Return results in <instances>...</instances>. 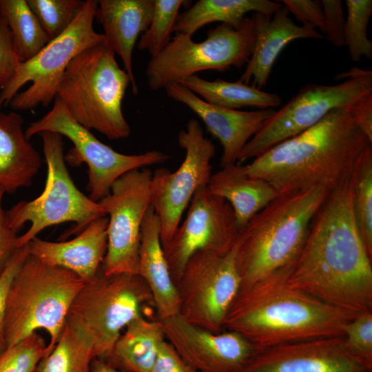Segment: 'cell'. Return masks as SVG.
Wrapping results in <instances>:
<instances>
[{
	"label": "cell",
	"instance_id": "obj_36",
	"mask_svg": "<svg viewBox=\"0 0 372 372\" xmlns=\"http://www.w3.org/2000/svg\"><path fill=\"white\" fill-rule=\"evenodd\" d=\"M343 336L349 352L372 369V311L353 318L347 324Z\"/></svg>",
	"mask_w": 372,
	"mask_h": 372
},
{
	"label": "cell",
	"instance_id": "obj_17",
	"mask_svg": "<svg viewBox=\"0 0 372 372\" xmlns=\"http://www.w3.org/2000/svg\"><path fill=\"white\" fill-rule=\"evenodd\" d=\"M161 322L165 339L198 372H242L258 350L236 332L212 333L178 314Z\"/></svg>",
	"mask_w": 372,
	"mask_h": 372
},
{
	"label": "cell",
	"instance_id": "obj_12",
	"mask_svg": "<svg viewBox=\"0 0 372 372\" xmlns=\"http://www.w3.org/2000/svg\"><path fill=\"white\" fill-rule=\"evenodd\" d=\"M44 132L65 136L73 143L74 147L65 156V160L72 165L82 163L87 165V189L89 197L95 202L107 196L113 183L124 174L161 164L169 158L168 154L158 150L129 155L113 149L79 124L57 97L45 115L30 123L25 135L29 140Z\"/></svg>",
	"mask_w": 372,
	"mask_h": 372
},
{
	"label": "cell",
	"instance_id": "obj_14",
	"mask_svg": "<svg viewBox=\"0 0 372 372\" xmlns=\"http://www.w3.org/2000/svg\"><path fill=\"white\" fill-rule=\"evenodd\" d=\"M178 143L185 152L184 160L174 172L165 167L152 172L151 206L161 223V244L166 243L180 223L182 215L194 194L207 186L211 176L214 143L204 136L200 122L188 121L178 134Z\"/></svg>",
	"mask_w": 372,
	"mask_h": 372
},
{
	"label": "cell",
	"instance_id": "obj_42",
	"mask_svg": "<svg viewBox=\"0 0 372 372\" xmlns=\"http://www.w3.org/2000/svg\"><path fill=\"white\" fill-rule=\"evenodd\" d=\"M5 192L0 188V277L18 249L19 236L17 231L8 225L6 211L2 207V200Z\"/></svg>",
	"mask_w": 372,
	"mask_h": 372
},
{
	"label": "cell",
	"instance_id": "obj_4",
	"mask_svg": "<svg viewBox=\"0 0 372 372\" xmlns=\"http://www.w3.org/2000/svg\"><path fill=\"white\" fill-rule=\"evenodd\" d=\"M329 194L315 187L279 194L249 220L235 243L240 288L291 268Z\"/></svg>",
	"mask_w": 372,
	"mask_h": 372
},
{
	"label": "cell",
	"instance_id": "obj_24",
	"mask_svg": "<svg viewBox=\"0 0 372 372\" xmlns=\"http://www.w3.org/2000/svg\"><path fill=\"white\" fill-rule=\"evenodd\" d=\"M207 188L230 205L238 231L279 195L269 183L249 176L245 165L237 163L211 174Z\"/></svg>",
	"mask_w": 372,
	"mask_h": 372
},
{
	"label": "cell",
	"instance_id": "obj_9",
	"mask_svg": "<svg viewBox=\"0 0 372 372\" xmlns=\"http://www.w3.org/2000/svg\"><path fill=\"white\" fill-rule=\"evenodd\" d=\"M98 1L86 0L80 12L60 35L35 56L21 63L15 74L0 91V108L9 105L17 111L54 100L61 79L70 61L85 49L105 41L93 26Z\"/></svg>",
	"mask_w": 372,
	"mask_h": 372
},
{
	"label": "cell",
	"instance_id": "obj_2",
	"mask_svg": "<svg viewBox=\"0 0 372 372\" xmlns=\"http://www.w3.org/2000/svg\"><path fill=\"white\" fill-rule=\"evenodd\" d=\"M371 141L343 107L270 148L245 165L247 174L269 183L279 194L324 188L331 192L351 179Z\"/></svg>",
	"mask_w": 372,
	"mask_h": 372
},
{
	"label": "cell",
	"instance_id": "obj_22",
	"mask_svg": "<svg viewBox=\"0 0 372 372\" xmlns=\"http://www.w3.org/2000/svg\"><path fill=\"white\" fill-rule=\"evenodd\" d=\"M154 0H99L95 19L103 28L105 41L122 60L134 94L138 92L132 66L136 41L149 27Z\"/></svg>",
	"mask_w": 372,
	"mask_h": 372
},
{
	"label": "cell",
	"instance_id": "obj_13",
	"mask_svg": "<svg viewBox=\"0 0 372 372\" xmlns=\"http://www.w3.org/2000/svg\"><path fill=\"white\" fill-rule=\"evenodd\" d=\"M240 286L235 245L227 252L199 250L188 260L176 285L178 315L203 329L220 333Z\"/></svg>",
	"mask_w": 372,
	"mask_h": 372
},
{
	"label": "cell",
	"instance_id": "obj_40",
	"mask_svg": "<svg viewBox=\"0 0 372 372\" xmlns=\"http://www.w3.org/2000/svg\"><path fill=\"white\" fill-rule=\"evenodd\" d=\"M280 2L298 21L318 28L324 33V17L321 1L282 0Z\"/></svg>",
	"mask_w": 372,
	"mask_h": 372
},
{
	"label": "cell",
	"instance_id": "obj_10",
	"mask_svg": "<svg viewBox=\"0 0 372 372\" xmlns=\"http://www.w3.org/2000/svg\"><path fill=\"white\" fill-rule=\"evenodd\" d=\"M255 33L251 17L238 28L220 23L195 42L192 36L176 33L168 45L147 63L145 76L152 90L165 89L203 70L223 72L247 64L254 48Z\"/></svg>",
	"mask_w": 372,
	"mask_h": 372
},
{
	"label": "cell",
	"instance_id": "obj_29",
	"mask_svg": "<svg viewBox=\"0 0 372 372\" xmlns=\"http://www.w3.org/2000/svg\"><path fill=\"white\" fill-rule=\"evenodd\" d=\"M0 14L7 22L21 63L32 58L50 41L27 0H0Z\"/></svg>",
	"mask_w": 372,
	"mask_h": 372
},
{
	"label": "cell",
	"instance_id": "obj_43",
	"mask_svg": "<svg viewBox=\"0 0 372 372\" xmlns=\"http://www.w3.org/2000/svg\"><path fill=\"white\" fill-rule=\"evenodd\" d=\"M347 110L355 123L372 141V92L358 99Z\"/></svg>",
	"mask_w": 372,
	"mask_h": 372
},
{
	"label": "cell",
	"instance_id": "obj_25",
	"mask_svg": "<svg viewBox=\"0 0 372 372\" xmlns=\"http://www.w3.org/2000/svg\"><path fill=\"white\" fill-rule=\"evenodd\" d=\"M23 123L18 113L0 112V188L5 193L31 185L41 166V157L26 138Z\"/></svg>",
	"mask_w": 372,
	"mask_h": 372
},
{
	"label": "cell",
	"instance_id": "obj_23",
	"mask_svg": "<svg viewBox=\"0 0 372 372\" xmlns=\"http://www.w3.org/2000/svg\"><path fill=\"white\" fill-rule=\"evenodd\" d=\"M138 273L149 287L158 320L179 313V298L161 240V223L150 205L143 218L140 238Z\"/></svg>",
	"mask_w": 372,
	"mask_h": 372
},
{
	"label": "cell",
	"instance_id": "obj_30",
	"mask_svg": "<svg viewBox=\"0 0 372 372\" xmlns=\"http://www.w3.org/2000/svg\"><path fill=\"white\" fill-rule=\"evenodd\" d=\"M94 358L88 342L65 322L55 346L41 359L35 372H90Z\"/></svg>",
	"mask_w": 372,
	"mask_h": 372
},
{
	"label": "cell",
	"instance_id": "obj_28",
	"mask_svg": "<svg viewBox=\"0 0 372 372\" xmlns=\"http://www.w3.org/2000/svg\"><path fill=\"white\" fill-rule=\"evenodd\" d=\"M179 83L205 101L228 109L238 110L244 107L272 109L281 103L279 95L262 91L239 80L235 82L222 79L208 81L194 74Z\"/></svg>",
	"mask_w": 372,
	"mask_h": 372
},
{
	"label": "cell",
	"instance_id": "obj_44",
	"mask_svg": "<svg viewBox=\"0 0 372 372\" xmlns=\"http://www.w3.org/2000/svg\"><path fill=\"white\" fill-rule=\"evenodd\" d=\"M90 372H123L117 369L106 360L102 358H94L91 366Z\"/></svg>",
	"mask_w": 372,
	"mask_h": 372
},
{
	"label": "cell",
	"instance_id": "obj_7",
	"mask_svg": "<svg viewBox=\"0 0 372 372\" xmlns=\"http://www.w3.org/2000/svg\"><path fill=\"white\" fill-rule=\"evenodd\" d=\"M149 302L154 304L152 296L139 275L106 276L101 267L76 296L65 322L88 342L95 358L106 360L125 327Z\"/></svg>",
	"mask_w": 372,
	"mask_h": 372
},
{
	"label": "cell",
	"instance_id": "obj_5",
	"mask_svg": "<svg viewBox=\"0 0 372 372\" xmlns=\"http://www.w3.org/2000/svg\"><path fill=\"white\" fill-rule=\"evenodd\" d=\"M130 84L115 53L106 41L76 56L67 67L56 90L57 97L72 117L86 129L110 140L127 138L131 132L122 110Z\"/></svg>",
	"mask_w": 372,
	"mask_h": 372
},
{
	"label": "cell",
	"instance_id": "obj_19",
	"mask_svg": "<svg viewBox=\"0 0 372 372\" xmlns=\"http://www.w3.org/2000/svg\"><path fill=\"white\" fill-rule=\"evenodd\" d=\"M165 90L169 98L194 112L219 141L223 147L221 167L237 163L245 145L276 112L273 109L241 111L215 105L180 83L171 84Z\"/></svg>",
	"mask_w": 372,
	"mask_h": 372
},
{
	"label": "cell",
	"instance_id": "obj_35",
	"mask_svg": "<svg viewBox=\"0 0 372 372\" xmlns=\"http://www.w3.org/2000/svg\"><path fill=\"white\" fill-rule=\"evenodd\" d=\"M43 338L34 332L0 354V372H35L47 355Z\"/></svg>",
	"mask_w": 372,
	"mask_h": 372
},
{
	"label": "cell",
	"instance_id": "obj_32",
	"mask_svg": "<svg viewBox=\"0 0 372 372\" xmlns=\"http://www.w3.org/2000/svg\"><path fill=\"white\" fill-rule=\"evenodd\" d=\"M183 0H154V11L148 28L141 35L137 44L140 50H146L151 57L161 53L171 41V34Z\"/></svg>",
	"mask_w": 372,
	"mask_h": 372
},
{
	"label": "cell",
	"instance_id": "obj_41",
	"mask_svg": "<svg viewBox=\"0 0 372 372\" xmlns=\"http://www.w3.org/2000/svg\"><path fill=\"white\" fill-rule=\"evenodd\" d=\"M150 372H198L178 354L165 339L159 347Z\"/></svg>",
	"mask_w": 372,
	"mask_h": 372
},
{
	"label": "cell",
	"instance_id": "obj_34",
	"mask_svg": "<svg viewBox=\"0 0 372 372\" xmlns=\"http://www.w3.org/2000/svg\"><path fill=\"white\" fill-rule=\"evenodd\" d=\"M84 1L27 0L50 40L60 35L69 27L82 8Z\"/></svg>",
	"mask_w": 372,
	"mask_h": 372
},
{
	"label": "cell",
	"instance_id": "obj_11",
	"mask_svg": "<svg viewBox=\"0 0 372 372\" xmlns=\"http://www.w3.org/2000/svg\"><path fill=\"white\" fill-rule=\"evenodd\" d=\"M338 76L344 79L338 84H309L302 87L247 142L238 156L237 163L254 159L311 127L332 110H347L358 99L372 92L371 70L353 68Z\"/></svg>",
	"mask_w": 372,
	"mask_h": 372
},
{
	"label": "cell",
	"instance_id": "obj_33",
	"mask_svg": "<svg viewBox=\"0 0 372 372\" xmlns=\"http://www.w3.org/2000/svg\"><path fill=\"white\" fill-rule=\"evenodd\" d=\"M344 45L351 59L359 62L364 56L372 58V41L367 37V27L372 14L371 0H347Z\"/></svg>",
	"mask_w": 372,
	"mask_h": 372
},
{
	"label": "cell",
	"instance_id": "obj_18",
	"mask_svg": "<svg viewBox=\"0 0 372 372\" xmlns=\"http://www.w3.org/2000/svg\"><path fill=\"white\" fill-rule=\"evenodd\" d=\"M371 370L349 352L342 335L258 349L242 372H371Z\"/></svg>",
	"mask_w": 372,
	"mask_h": 372
},
{
	"label": "cell",
	"instance_id": "obj_1",
	"mask_svg": "<svg viewBox=\"0 0 372 372\" xmlns=\"http://www.w3.org/2000/svg\"><path fill=\"white\" fill-rule=\"evenodd\" d=\"M287 280L351 313L372 311V257L355 220L351 179L329 192L316 212Z\"/></svg>",
	"mask_w": 372,
	"mask_h": 372
},
{
	"label": "cell",
	"instance_id": "obj_31",
	"mask_svg": "<svg viewBox=\"0 0 372 372\" xmlns=\"http://www.w3.org/2000/svg\"><path fill=\"white\" fill-rule=\"evenodd\" d=\"M351 187L356 225L372 257V147L366 151L354 169Z\"/></svg>",
	"mask_w": 372,
	"mask_h": 372
},
{
	"label": "cell",
	"instance_id": "obj_16",
	"mask_svg": "<svg viewBox=\"0 0 372 372\" xmlns=\"http://www.w3.org/2000/svg\"><path fill=\"white\" fill-rule=\"evenodd\" d=\"M238 233L230 205L211 194L207 186L200 187L189 203L185 220L162 245L175 285L194 254L202 249L227 252L235 245Z\"/></svg>",
	"mask_w": 372,
	"mask_h": 372
},
{
	"label": "cell",
	"instance_id": "obj_26",
	"mask_svg": "<svg viewBox=\"0 0 372 372\" xmlns=\"http://www.w3.org/2000/svg\"><path fill=\"white\" fill-rule=\"evenodd\" d=\"M165 340L162 322L141 315L125 327L106 360L129 372H150Z\"/></svg>",
	"mask_w": 372,
	"mask_h": 372
},
{
	"label": "cell",
	"instance_id": "obj_21",
	"mask_svg": "<svg viewBox=\"0 0 372 372\" xmlns=\"http://www.w3.org/2000/svg\"><path fill=\"white\" fill-rule=\"evenodd\" d=\"M289 11L280 7L272 17L254 12L252 19L255 41L251 55L239 81L261 90L270 76L273 64L283 48L298 39H323L311 25H298L289 17Z\"/></svg>",
	"mask_w": 372,
	"mask_h": 372
},
{
	"label": "cell",
	"instance_id": "obj_39",
	"mask_svg": "<svg viewBox=\"0 0 372 372\" xmlns=\"http://www.w3.org/2000/svg\"><path fill=\"white\" fill-rule=\"evenodd\" d=\"M324 34L336 48L344 46L345 18L340 0H322Z\"/></svg>",
	"mask_w": 372,
	"mask_h": 372
},
{
	"label": "cell",
	"instance_id": "obj_38",
	"mask_svg": "<svg viewBox=\"0 0 372 372\" xmlns=\"http://www.w3.org/2000/svg\"><path fill=\"white\" fill-rule=\"evenodd\" d=\"M29 254L28 244L18 248L0 277V354L6 349L4 338V318L10 285L17 271Z\"/></svg>",
	"mask_w": 372,
	"mask_h": 372
},
{
	"label": "cell",
	"instance_id": "obj_15",
	"mask_svg": "<svg viewBox=\"0 0 372 372\" xmlns=\"http://www.w3.org/2000/svg\"><path fill=\"white\" fill-rule=\"evenodd\" d=\"M152 175L147 167L130 171L98 202L108 216L107 247L102 265L106 276L138 273L141 229L151 205Z\"/></svg>",
	"mask_w": 372,
	"mask_h": 372
},
{
	"label": "cell",
	"instance_id": "obj_6",
	"mask_svg": "<svg viewBox=\"0 0 372 372\" xmlns=\"http://www.w3.org/2000/svg\"><path fill=\"white\" fill-rule=\"evenodd\" d=\"M85 282L72 271L41 262L29 254L10 285L4 318L6 348L42 329L55 346L69 309Z\"/></svg>",
	"mask_w": 372,
	"mask_h": 372
},
{
	"label": "cell",
	"instance_id": "obj_20",
	"mask_svg": "<svg viewBox=\"0 0 372 372\" xmlns=\"http://www.w3.org/2000/svg\"><path fill=\"white\" fill-rule=\"evenodd\" d=\"M108 217L90 223L75 238L50 242L37 236L28 245L30 255L41 262L70 270L85 282L93 280L102 267L107 247Z\"/></svg>",
	"mask_w": 372,
	"mask_h": 372
},
{
	"label": "cell",
	"instance_id": "obj_8",
	"mask_svg": "<svg viewBox=\"0 0 372 372\" xmlns=\"http://www.w3.org/2000/svg\"><path fill=\"white\" fill-rule=\"evenodd\" d=\"M39 135L48 167L44 189L36 198L19 201L6 211L8 225L15 231L27 222L31 223L26 232L19 236L18 248L50 226L74 222L76 225L70 234H79L95 219L107 216L98 202L85 196L74 183L65 163L62 136L50 132Z\"/></svg>",
	"mask_w": 372,
	"mask_h": 372
},
{
	"label": "cell",
	"instance_id": "obj_27",
	"mask_svg": "<svg viewBox=\"0 0 372 372\" xmlns=\"http://www.w3.org/2000/svg\"><path fill=\"white\" fill-rule=\"evenodd\" d=\"M282 6L268 0H199L178 14L174 32L192 37L202 27L214 22L238 28L247 13L272 17Z\"/></svg>",
	"mask_w": 372,
	"mask_h": 372
},
{
	"label": "cell",
	"instance_id": "obj_37",
	"mask_svg": "<svg viewBox=\"0 0 372 372\" xmlns=\"http://www.w3.org/2000/svg\"><path fill=\"white\" fill-rule=\"evenodd\" d=\"M20 63L10 30L0 14V90L11 81Z\"/></svg>",
	"mask_w": 372,
	"mask_h": 372
},
{
	"label": "cell",
	"instance_id": "obj_3",
	"mask_svg": "<svg viewBox=\"0 0 372 372\" xmlns=\"http://www.w3.org/2000/svg\"><path fill=\"white\" fill-rule=\"evenodd\" d=\"M289 269L240 288L224 330L239 333L258 349L342 336L355 314L330 305L287 282Z\"/></svg>",
	"mask_w": 372,
	"mask_h": 372
}]
</instances>
